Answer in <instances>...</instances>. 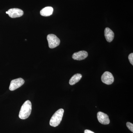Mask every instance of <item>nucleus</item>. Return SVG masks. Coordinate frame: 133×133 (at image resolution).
<instances>
[{"mask_svg": "<svg viewBox=\"0 0 133 133\" xmlns=\"http://www.w3.org/2000/svg\"><path fill=\"white\" fill-rule=\"evenodd\" d=\"M32 105L30 101L27 100L22 106L19 114V117L22 119L28 118L31 114Z\"/></svg>", "mask_w": 133, "mask_h": 133, "instance_id": "nucleus-1", "label": "nucleus"}, {"mask_svg": "<svg viewBox=\"0 0 133 133\" xmlns=\"http://www.w3.org/2000/svg\"><path fill=\"white\" fill-rule=\"evenodd\" d=\"M64 112V110L63 109H60L57 110L53 114L50 120V125L54 127L58 126L62 121Z\"/></svg>", "mask_w": 133, "mask_h": 133, "instance_id": "nucleus-2", "label": "nucleus"}, {"mask_svg": "<svg viewBox=\"0 0 133 133\" xmlns=\"http://www.w3.org/2000/svg\"><path fill=\"white\" fill-rule=\"evenodd\" d=\"M49 46L50 49H53L58 46L60 41L56 36L53 34H49L47 36Z\"/></svg>", "mask_w": 133, "mask_h": 133, "instance_id": "nucleus-3", "label": "nucleus"}, {"mask_svg": "<svg viewBox=\"0 0 133 133\" xmlns=\"http://www.w3.org/2000/svg\"><path fill=\"white\" fill-rule=\"evenodd\" d=\"M24 80L23 79L18 78L12 80L10 83L9 89L10 90L14 91L21 87L24 83Z\"/></svg>", "mask_w": 133, "mask_h": 133, "instance_id": "nucleus-4", "label": "nucleus"}, {"mask_svg": "<svg viewBox=\"0 0 133 133\" xmlns=\"http://www.w3.org/2000/svg\"><path fill=\"white\" fill-rule=\"evenodd\" d=\"M101 81L106 84L111 85L114 82V77L111 72L106 71L101 76Z\"/></svg>", "mask_w": 133, "mask_h": 133, "instance_id": "nucleus-5", "label": "nucleus"}, {"mask_svg": "<svg viewBox=\"0 0 133 133\" xmlns=\"http://www.w3.org/2000/svg\"><path fill=\"white\" fill-rule=\"evenodd\" d=\"M6 14L8 15L11 18H15L22 16L23 15V12L19 9L12 8L6 12Z\"/></svg>", "mask_w": 133, "mask_h": 133, "instance_id": "nucleus-6", "label": "nucleus"}, {"mask_svg": "<svg viewBox=\"0 0 133 133\" xmlns=\"http://www.w3.org/2000/svg\"><path fill=\"white\" fill-rule=\"evenodd\" d=\"M97 117L98 121L101 124L103 125H108L110 123L109 116L107 114L102 112H98Z\"/></svg>", "mask_w": 133, "mask_h": 133, "instance_id": "nucleus-7", "label": "nucleus"}, {"mask_svg": "<svg viewBox=\"0 0 133 133\" xmlns=\"http://www.w3.org/2000/svg\"><path fill=\"white\" fill-rule=\"evenodd\" d=\"M88 52L85 51H81L75 52L72 56L73 59L77 60H82L85 59L88 57Z\"/></svg>", "mask_w": 133, "mask_h": 133, "instance_id": "nucleus-8", "label": "nucleus"}, {"mask_svg": "<svg viewBox=\"0 0 133 133\" xmlns=\"http://www.w3.org/2000/svg\"><path fill=\"white\" fill-rule=\"evenodd\" d=\"M105 36L106 39L108 42H111L114 37V33L111 29L106 28L104 31Z\"/></svg>", "mask_w": 133, "mask_h": 133, "instance_id": "nucleus-9", "label": "nucleus"}, {"mask_svg": "<svg viewBox=\"0 0 133 133\" xmlns=\"http://www.w3.org/2000/svg\"><path fill=\"white\" fill-rule=\"evenodd\" d=\"M53 12V8L50 6L44 8L40 12L41 15L43 16H49L52 14Z\"/></svg>", "mask_w": 133, "mask_h": 133, "instance_id": "nucleus-10", "label": "nucleus"}, {"mask_svg": "<svg viewBox=\"0 0 133 133\" xmlns=\"http://www.w3.org/2000/svg\"><path fill=\"white\" fill-rule=\"evenodd\" d=\"M82 76L80 74H76L71 77L69 81V84L70 85H74L79 81L82 78Z\"/></svg>", "mask_w": 133, "mask_h": 133, "instance_id": "nucleus-11", "label": "nucleus"}, {"mask_svg": "<svg viewBox=\"0 0 133 133\" xmlns=\"http://www.w3.org/2000/svg\"><path fill=\"white\" fill-rule=\"evenodd\" d=\"M126 125H127V127L128 129H129L132 132H133V124L132 123H131V122H127V124H126Z\"/></svg>", "mask_w": 133, "mask_h": 133, "instance_id": "nucleus-12", "label": "nucleus"}, {"mask_svg": "<svg viewBox=\"0 0 133 133\" xmlns=\"http://www.w3.org/2000/svg\"><path fill=\"white\" fill-rule=\"evenodd\" d=\"M129 62L132 65H133V53H131L128 56Z\"/></svg>", "mask_w": 133, "mask_h": 133, "instance_id": "nucleus-13", "label": "nucleus"}, {"mask_svg": "<svg viewBox=\"0 0 133 133\" xmlns=\"http://www.w3.org/2000/svg\"><path fill=\"white\" fill-rule=\"evenodd\" d=\"M84 133H95L94 132L92 131H90V130H88V129H86L85 130Z\"/></svg>", "mask_w": 133, "mask_h": 133, "instance_id": "nucleus-14", "label": "nucleus"}]
</instances>
